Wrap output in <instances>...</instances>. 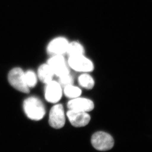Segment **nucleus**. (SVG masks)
<instances>
[{
	"label": "nucleus",
	"mask_w": 152,
	"mask_h": 152,
	"mask_svg": "<svg viewBox=\"0 0 152 152\" xmlns=\"http://www.w3.org/2000/svg\"><path fill=\"white\" fill-rule=\"evenodd\" d=\"M24 112L28 118L34 121L42 120L45 115V107L37 97H30L23 102Z\"/></svg>",
	"instance_id": "nucleus-1"
},
{
	"label": "nucleus",
	"mask_w": 152,
	"mask_h": 152,
	"mask_svg": "<svg viewBox=\"0 0 152 152\" xmlns=\"http://www.w3.org/2000/svg\"><path fill=\"white\" fill-rule=\"evenodd\" d=\"M8 80L12 87L20 92L28 94L30 88L25 82L24 72L20 68L12 69L8 75Z\"/></svg>",
	"instance_id": "nucleus-2"
},
{
	"label": "nucleus",
	"mask_w": 152,
	"mask_h": 152,
	"mask_svg": "<svg viewBox=\"0 0 152 152\" xmlns=\"http://www.w3.org/2000/svg\"><path fill=\"white\" fill-rule=\"evenodd\" d=\"M91 142L94 148L98 151H108L111 149L114 145L113 137L103 132H98L94 133L91 137Z\"/></svg>",
	"instance_id": "nucleus-3"
},
{
	"label": "nucleus",
	"mask_w": 152,
	"mask_h": 152,
	"mask_svg": "<svg viewBox=\"0 0 152 152\" xmlns=\"http://www.w3.org/2000/svg\"><path fill=\"white\" fill-rule=\"evenodd\" d=\"M68 65L72 69L77 72H91L94 70L92 62L83 55L69 56L68 60Z\"/></svg>",
	"instance_id": "nucleus-4"
},
{
	"label": "nucleus",
	"mask_w": 152,
	"mask_h": 152,
	"mask_svg": "<svg viewBox=\"0 0 152 152\" xmlns=\"http://www.w3.org/2000/svg\"><path fill=\"white\" fill-rule=\"evenodd\" d=\"M47 64L52 69L54 75L60 77L70 73L65 59L62 55H56L50 58Z\"/></svg>",
	"instance_id": "nucleus-5"
},
{
	"label": "nucleus",
	"mask_w": 152,
	"mask_h": 152,
	"mask_svg": "<svg viewBox=\"0 0 152 152\" xmlns=\"http://www.w3.org/2000/svg\"><path fill=\"white\" fill-rule=\"evenodd\" d=\"M49 124L56 129L63 127L65 124V117L63 106L57 104L53 106L50 110Z\"/></svg>",
	"instance_id": "nucleus-6"
},
{
	"label": "nucleus",
	"mask_w": 152,
	"mask_h": 152,
	"mask_svg": "<svg viewBox=\"0 0 152 152\" xmlns=\"http://www.w3.org/2000/svg\"><path fill=\"white\" fill-rule=\"evenodd\" d=\"M45 94L47 101L51 103H56L60 100L62 95V86L58 82L52 80L47 83Z\"/></svg>",
	"instance_id": "nucleus-7"
},
{
	"label": "nucleus",
	"mask_w": 152,
	"mask_h": 152,
	"mask_svg": "<svg viewBox=\"0 0 152 152\" xmlns=\"http://www.w3.org/2000/svg\"><path fill=\"white\" fill-rule=\"evenodd\" d=\"M67 107L69 110L88 113L94 109V105L89 99L78 97L70 100L67 103Z\"/></svg>",
	"instance_id": "nucleus-8"
},
{
	"label": "nucleus",
	"mask_w": 152,
	"mask_h": 152,
	"mask_svg": "<svg viewBox=\"0 0 152 152\" xmlns=\"http://www.w3.org/2000/svg\"><path fill=\"white\" fill-rule=\"evenodd\" d=\"M67 116L71 124L75 127H83L86 126L91 120V116L87 112L69 110Z\"/></svg>",
	"instance_id": "nucleus-9"
},
{
	"label": "nucleus",
	"mask_w": 152,
	"mask_h": 152,
	"mask_svg": "<svg viewBox=\"0 0 152 152\" xmlns=\"http://www.w3.org/2000/svg\"><path fill=\"white\" fill-rule=\"evenodd\" d=\"M69 42L64 37H57L48 44L47 50L48 53L53 56L62 55L66 53Z\"/></svg>",
	"instance_id": "nucleus-10"
},
{
	"label": "nucleus",
	"mask_w": 152,
	"mask_h": 152,
	"mask_svg": "<svg viewBox=\"0 0 152 152\" xmlns=\"http://www.w3.org/2000/svg\"><path fill=\"white\" fill-rule=\"evenodd\" d=\"M54 75L52 69L48 64L41 65L38 69V77L43 83L47 84L52 81Z\"/></svg>",
	"instance_id": "nucleus-11"
},
{
	"label": "nucleus",
	"mask_w": 152,
	"mask_h": 152,
	"mask_svg": "<svg viewBox=\"0 0 152 152\" xmlns=\"http://www.w3.org/2000/svg\"><path fill=\"white\" fill-rule=\"evenodd\" d=\"M66 53L69 56L83 55L85 53V50L80 42L74 41L69 43Z\"/></svg>",
	"instance_id": "nucleus-12"
},
{
	"label": "nucleus",
	"mask_w": 152,
	"mask_h": 152,
	"mask_svg": "<svg viewBox=\"0 0 152 152\" xmlns=\"http://www.w3.org/2000/svg\"><path fill=\"white\" fill-rule=\"evenodd\" d=\"M78 83L82 88L91 89L94 88L95 82L93 77L87 73L83 74L78 77Z\"/></svg>",
	"instance_id": "nucleus-13"
},
{
	"label": "nucleus",
	"mask_w": 152,
	"mask_h": 152,
	"mask_svg": "<svg viewBox=\"0 0 152 152\" xmlns=\"http://www.w3.org/2000/svg\"><path fill=\"white\" fill-rule=\"evenodd\" d=\"M64 94L68 98L74 99L80 97L82 94V91L80 88L73 85H69L64 87Z\"/></svg>",
	"instance_id": "nucleus-14"
},
{
	"label": "nucleus",
	"mask_w": 152,
	"mask_h": 152,
	"mask_svg": "<svg viewBox=\"0 0 152 152\" xmlns=\"http://www.w3.org/2000/svg\"><path fill=\"white\" fill-rule=\"evenodd\" d=\"M24 77L25 82L29 88H34L37 85V76L33 71L29 70L24 73Z\"/></svg>",
	"instance_id": "nucleus-15"
},
{
	"label": "nucleus",
	"mask_w": 152,
	"mask_h": 152,
	"mask_svg": "<svg viewBox=\"0 0 152 152\" xmlns=\"http://www.w3.org/2000/svg\"><path fill=\"white\" fill-rule=\"evenodd\" d=\"M59 77L58 83L61 86L65 87L69 85H73L74 78L70 73Z\"/></svg>",
	"instance_id": "nucleus-16"
}]
</instances>
